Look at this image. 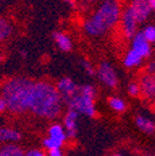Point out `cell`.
<instances>
[{
    "label": "cell",
    "instance_id": "1",
    "mask_svg": "<svg viewBox=\"0 0 155 156\" xmlns=\"http://www.w3.org/2000/svg\"><path fill=\"white\" fill-rule=\"evenodd\" d=\"M62 95L57 87L47 82L34 83L30 101V110L42 118L53 119L61 113Z\"/></svg>",
    "mask_w": 155,
    "mask_h": 156
},
{
    "label": "cell",
    "instance_id": "2",
    "mask_svg": "<svg viewBox=\"0 0 155 156\" xmlns=\"http://www.w3.org/2000/svg\"><path fill=\"white\" fill-rule=\"evenodd\" d=\"M122 17V9L118 0H102L94 12L86 19L85 32L91 37H101L117 25Z\"/></svg>",
    "mask_w": 155,
    "mask_h": 156
},
{
    "label": "cell",
    "instance_id": "3",
    "mask_svg": "<svg viewBox=\"0 0 155 156\" xmlns=\"http://www.w3.org/2000/svg\"><path fill=\"white\" fill-rule=\"evenodd\" d=\"M34 82L25 77L9 80L3 86V97L8 103V109L13 113H24L30 109L31 92Z\"/></svg>",
    "mask_w": 155,
    "mask_h": 156
},
{
    "label": "cell",
    "instance_id": "4",
    "mask_svg": "<svg viewBox=\"0 0 155 156\" xmlns=\"http://www.w3.org/2000/svg\"><path fill=\"white\" fill-rule=\"evenodd\" d=\"M67 105L70 109H74L78 113H82L87 116H94L96 114L94 98L89 95H86V94H82L80 90L67 102Z\"/></svg>",
    "mask_w": 155,
    "mask_h": 156
},
{
    "label": "cell",
    "instance_id": "5",
    "mask_svg": "<svg viewBox=\"0 0 155 156\" xmlns=\"http://www.w3.org/2000/svg\"><path fill=\"white\" fill-rule=\"evenodd\" d=\"M139 20L135 12L133 11V9L130 6L125 8L123 11H122V17H121V27H122V32L123 35L132 40L134 37V35L137 34V29H138V25H139Z\"/></svg>",
    "mask_w": 155,
    "mask_h": 156
},
{
    "label": "cell",
    "instance_id": "6",
    "mask_svg": "<svg viewBox=\"0 0 155 156\" xmlns=\"http://www.w3.org/2000/svg\"><path fill=\"white\" fill-rule=\"evenodd\" d=\"M97 74H98L99 80L107 86V87H117L118 84V77H117V73H115L114 68L112 67L110 63L108 62H103L99 67H98V71H97Z\"/></svg>",
    "mask_w": 155,
    "mask_h": 156
},
{
    "label": "cell",
    "instance_id": "7",
    "mask_svg": "<svg viewBox=\"0 0 155 156\" xmlns=\"http://www.w3.org/2000/svg\"><path fill=\"white\" fill-rule=\"evenodd\" d=\"M132 48L137 51L143 58H148L151 55V44L145 38L143 32H137L132 38Z\"/></svg>",
    "mask_w": 155,
    "mask_h": 156
},
{
    "label": "cell",
    "instance_id": "8",
    "mask_svg": "<svg viewBox=\"0 0 155 156\" xmlns=\"http://www.w3.org/2000/svg\"><path fill=\"white\" fill-rule=\"evenodd\" d=\"M129 6L135 12L140 24L148 20V17L150 16V14L153 11L149 0H132Z\"/></svg>",
    "mask_w": 155,
    "mask_h": 156
},
{
    "label": "cell",
    "instance_id": "9",
    "mask_svg": "<svg viewBox=\"0 0 155 156\" xmlns=\"http://www.w3.org/2000/svg\"><path fill=\"white\" fill-rule=\"evenodd\" d=\"M57 89L61 93L63 102H68L73 95H76L80 90V87H77L76 83L70 80V78H62V80L57 83Z\"/></svg>",
    "mask_w": 155,
    "mask_h": 156
},
{
    "label": "cell",
    "instance_id": "10",
    "mask_svg": "<svg viewBox=\"0 0 155 156\" xmlns=\"http://www.w3.org/2000/svg\"><path fill=\"white\" fill-rule=\"evenodd\" d=\"M139 84L143 95L153 103H155V78L149 73H146L140 78Z\"/></svg>",
    "mask_w": 155,
    "mask_h": 156
},
{
    "label": "cell",
    "instance_id": "11",
    "mask_svg": "<svg viewBox=\"0 0 155 156\" xmlns=\"http://www.w3.org/2000/svg\"><path fill=\"white\" fill-rule=\"evenodd\" d=\"M77 118H78V112L74 109H70L65 116L66 134L70 138H74L77 135Z\"/></svg>",
    "mask_w": 155,
    "mask_h": 156
},
{
    "label": "cell",
    "instance_id": "12",
    "mask_svg": "<svg viewBox=\"0 0 155 156\" xmlns=\"http://www.w3.org/2000/svg\"><path fill=\"white\" fill-rule=\"evenodd\" d=\"M143 60L144 58L133 48H130L125 56H124V60H123V63L127 68H135V67H139L142 63H143Z\"/></svg>",
    "mask_w": 155,
    "mask_h": 156
},
{
    "label": "cell",
    "instance_id": "13",
    "mask_svg": "<svg viewBox=\"0 0 155 156\" xmlns=\"http://www.w3.org/2000/svg\"><path fill=\"white\" fill-rule=\"evenodd\" d=\"M53 40L60 50H62L65 52H68L72 50V40L68 35L60 32V31H56V32H53Z\"/></svg>",
    "mask_w": 155,
    "mask_h": 156
},
{
    "label": "cell",
    "instance_id": "14",
    "mask_svg": "<svg viewBox=\"0 0 155 156\" xmlns=\"http://www.w3.org/2000/svg\"><path fill=\"white\" fill-rule=\"evenodd\" d=\"M135 124L145 134H153L155 131V123L153 120H150L149 118H145L144 115L135 116Z\"/></svg>",
    "mask_w": 155,
    "mask_h": 156
},
{
    "label": "cell",
    "instance_id": "15",
    "mask_svg": "<svg viewBox=\"0 0 155 156\" xmlns=\"http://www.w3.org/2000/svg\"><path fill=\"white\" fill-rule=\"evenodd\" d=\"M21 139V135L19 131L13 129H0V141H17Z\"/></svg>",
    "mask_w": 155,
    "mask_h": 156
},
{
    "label": "cell",
    "instance_id": "16",
    "mask_svg": "<svg viewBox=\"0 0 155 156\" xmlns=\"http://www.w3.org/2000/svg\"><path fill=\"white\" fill-rule=\"evenodd\" d=\"M0 156H25L23 150L16 145H6L0 147Z\"/></svg>",
    "mask_w": 155,
    "mask_h": 156
},
{
    "label": "cell",
    "instance_id": "17",
    "mask_svg": "<svg viewBox=\"0 0 155 156\" xmlns=\"http://www.w3.org/2000/svg\"><path fill=\"white\" fill-rule=\"evenodd\" d=\"M49 135L51 136V138H55V139H59L61 141H65L66 138H67V134L66 131L63 130V128L61 125H52L49 130Z\"/></svg>",
    "mask_w": 155,
    "mask_h": 156
},
{
    "label": "cell",
    "instance_id": "18",
    "mask_svg": "<svg viewBox=\"0 0 155 156\" xmlns=\"http://www.w3.org/2000/svg\"><path fill=\"white\" fill-rule=\"evenodd\" d=\"M13 32V26L11 24L5 20V19H0V41L8 38Z\"/></svg>",
    "mask_w": 155,
    "mask_h": 156
},
{
    "label": "cell",
    "instance_id": "19",
    "mask_svg": "<svg viewBox=\"0 0 155 156\" xmlns=\"http://www.w3.org/2000/svg\"><path fill=\"white\" fill-rule=\"evenodd\" d=\"M108 103H109V107H110L113 110H115V112H119V113H121V112H124V110L127 109L125 102H124L123 99L118 98V97H112V98H109Z\"/></svg>",
    "mask_w": 155,
    "mask_h": 156
},
{
    "label": "cell",
    "instance_id": "20",
    "mask_svg": "<svg viewBox=\"0 0 155 156\" xmlns=\"http://www.w3.org/2000/svg\"><path fill=\"white\" fill-rule=\"evenodd\" d=\"M142 32L150 44H155V25H146Z\"/></svg>",
    "mask_w": 155,
    "mask_h": 156
},
{
    "label": "cell",
    "instance_id": "21",
    "mask_svg": "<svg viewBox=\"0 0 155 156\" xmlns=\"http://www.w3.org/2000/svg\"><path fill=\"white\" fill-rule=\"evenodd\" d=\"M63 141L59 140V139H55V138H51V136H49L47 139L44 140V145L49 149V150H52V149H60L62 146Z\"/></svg>",
    "mask_w": 155,
    "mask_h": 156
},
{
    "label": "cell",
    "instance_id": "22",
    "mask_svg": "<svg viewBox=\"0 0 155 156\" xmlns=\"http://www.w3.org/2000/svg\"><path fill=\"white\" fill-rule=\"evenodd\" d=\"M128 93H129L132 97H138V95L142 93L140 84H139V83H135V82H132V83L128 86Z\"/></svg>",
    "mask_w": 155,
    "mask_h": 156
},
{
    "label": "cell",
    "instance_id": "23",
    "mask_svg": "<svg viewBox=\"0 0 155 156\" xmlns=\"http://www.w3.org/2000/svg\"><path fill=\"white\" fill-rule=\"evenodd\" d=\"M80 92H81L82 94L93 97V98H94V95H96V89H94V87L91 86V84H85V86L80 87Z\"/></svg>",
    "mask_w": 155,
    "mask_h": 156
},
{
    "label": "cell",
    "instance_id": "24",
    "mask_svg": "<svg viewBox=\"0 0 155 156\" xmlns=\"http://www.w3.org/2000/svg\"><path fill=\"white\" fill-rule=\"evenodd\" d=\"M82 66H83V68H85V71L89 74V76H94V69H93V67H92V65L89 63V62H87V61H83L82 62Z\"/></svg>",
    "mask_w": 155,
    "mask_h": 156
},
{
    "label": "cell",
    "instance_id": "25",
    "mask_svg": "<svg viewBox=\"0 0 155 156\" xmlns=\"http://www.w3.org/2000/svg\"><path fill=\"white\" fill-rule=\"evenodd\" d=\"M146 72H148L150 76H153V77L155 78V61L149 62V65L146 66Z\"/></svg>",
    "mask_w": 155,
    "mask_h": 156
},
{
    "label": "cell",
    "instance_id": "26",
    "mask_svg": "<svg viewBox=\"0 0 155 156\" xmlns=\"http://www.w3.org/2000/svg\"><path fill=\"white\" fill-rule=\"evenodd\" d=\"M5 109H8V103H6L4 97L0 95V112H4Z\"/></svg>",
    "mask_w": 155,
    "mask_h": 156
},
{
    "label": "cell",
    "instance_id": "27",
    "mask_svg": "<svg viewBox=\"0 0 155 156\" xmlns=\"http://www.w3.org/2000/svg\"><path fill=\"white\" fill-rule=\"evenodd\" d=\"M25 156H45V155H44V152L38 151V150H31V151H29Z\"/></svg>",
    "mask_w": 155,
    "mask_h": 156
},
{
    "label": "cell",
    "instance_id": "28",
    "mask_svg": "<svg viewBox=\"0 0 155 156\" xmlns=\"http://www.w3.org/2000/svg\"><path fill=\"white\" fill-rule=\"evenodd\" d=\"M50 156H63L60 149H52L50 150Z\"/></svg>",
    "mask_w": 155,
    "mask_h": 156
},
{
    "label": "cell",
    "instance_id": "29",
    "mask_svg": "<svg viewBox=\"0 0 155 156\" xmlns=\"http://www.w3.org/2000/svg\"><path fill=\"white\" fill-rule=\"evenodd\" d=\"M149 3H150V6H151L153 11H155V0H149Z\"/></svg>",
    "mask_w": 155,
    "mask_h": 156
},
{
    "label": "cell",
    "instance_id": "30",
    "mask_svg": "<svg viewBox=\"0 0 155 156\" xmlns=\"http://www.w3.org/2000/svg\"><path fill=\"white\" fill-rule=\"evenodd\" d=\"M63 2H66L68 4H74V0H63Z\"/></svg>",
    "mask_w": 155,
    "mask_h": 156
},
{
    "label": "cell",
    "instance_id": "31",
    "mask_svg": "<svg viewBox=\"0 0 155 156\" xmlns=\"http://www.w3.org/2000/svg\"><path fill=\"white\" fill-rule=\"evenodd\" d=\"M87 3H97V2H99V0H86Z\"/></svg>",
    "mask_w": 155,
    "mask_h": 156
},
{
    "label": "cell",
    "instance_id": "32",
    "mask_svg": "<svg viewBox=\"0 0 155 156\" xmlns=\"http://www.w3.org/2000/svg\"><path fill=\"white\" fill-rule=\"evenodd\" d=\"M2 60H3V57H2V53H0V62H2Z\"/></svg>",
    "mask_w": 155,
    "mask_h": 156
},
{
    "label": "cell",
    "instance_id": "33",
    "mask_svg": "<svg viewBox=\"0 0 155 156\" xmlns=\"http://www.w3.org/2000/svg\"><path fill=\"white\" fill-rule=\"evenodd\" d=\"M113 156H122V155H113Z\"/></svg>",
    "mask_w": 155,
    "mask_h": 156
}]
</instances>
